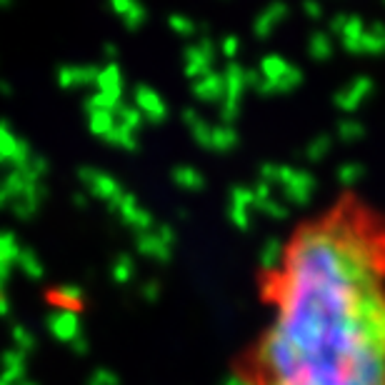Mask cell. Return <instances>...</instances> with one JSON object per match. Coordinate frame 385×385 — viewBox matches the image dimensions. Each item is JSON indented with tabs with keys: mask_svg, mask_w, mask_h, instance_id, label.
Returning a JSON list of instances; mask_svg holds the SVG:
<instances>
[{
	"mask_svg": "<svg viewBox=\"0 0 385 385\" xmlns=\"http://www.w3.org/2000/svg\"><path fill=\"white\" fill-rule=\"evenodd\" d=\"M268 320L233 385H385V226L356 205L308 220L266 268Z\"/></svg>",
	"mask_w": 385,
	"mask_h": 385,
	"instance_id": "obj_1",
	"label": "cell"
}]
</instances>
